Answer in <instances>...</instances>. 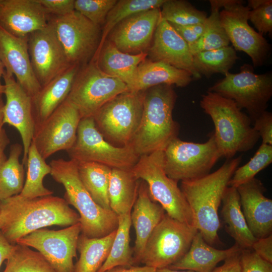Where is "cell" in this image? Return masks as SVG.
<instances>
[{
    "label": "cell",
    "mask_w": 272,
    "mask_h": 272,
    "mask_svg": "<svg viewBox=\"0 0 272 272\" xmlns=\"http://www.w3.org/2000/svg\"><path fill=\"white\" fill-rule=\"evenodd\" d=\"M197 231L166 213L148 239L139 263L156 269L168 267L186 253Z\"/></svg>",
    "instance_id": "8fae6325"
},
{
    "label": "cell",
    "mask_w": 272,
    "mask_h": 272,
    "mask_svg": "<svg viewBox=\"0 0 272 272\" xmlns=\"http://www.w3.org/2000/svg\"><path fill=\"white\" fill-rule=\"evenodd\" d=\"M166 213L151 197L146 183L140 180L136 200L130 213V221L135 232L132 249L134 263H139L146 243Z\"/></svg>",
    "instance_id": "cb8c5ba5"
},
{
    "label": "cell",
    "mask_w": 272,
    "mask_h": 272,
    "mask_svg": "<svg viewBox=\"0 0 272 272\" xmlns=\"http://www.w3.org/2000/svg\"><path fill=\"white\" fill-rule=\"evenodd\" d=\"M251 249L260 257L272 263V234L257 238Z\"/></svg>",
    "instance_id": "c3c4849f"
},
{
    "label": "cell",
    "mask_w": 272,
    "mask_h": 272,
    "mask_svg": "<svg viewBox=\"0 0 272 272\" xmlns=\"http://www.w3.org/2000/svg\"><path fill=\"white\" fill-rule=\"evenodd\" d=\"M81 119L77 108L65 100L35 128L32 141L44 159L73 147Z\"/></svg>",
    "instance_id": "2e32d148"
},
{
    "label": "cell",
    "mask_w": 272,
    "mask_h": 272,
    "mask_svg": "<svg viewBox=\"0 0 272 272\" xmlns=\"http://www.w3.org/2000/svg\"><path fill=\"white\" fill-rule=\"evenodd\" d=\"M221 215L227 232L241 249H250L256 238L250 230L236 188L228 186L223 195Z\"/></svg>",
    "instance_id": "f1b7e54d"
},
{
    "label": "cell",
    "mask_w": 272,
    "mask_h": 272,
    "mask_svg": "<svg viewBox=\"0 0 272 272\" xmlns=\"http://www.w3.org/2000/svg\"><path fill=\"white\" fill-rule=\"evenodd\" d=\"M248 20L261 34H272V1L249 0Z\"/></svg>",
    "instance_id": "7bdbcfd3"
},
{
    "label": "cell",
    "mask_w": 272,
    "mask_h": 272,
    "mask_svg": "<svg viewBox=\"0 0 272 272\" xmlns=\"http://www.w3.org/2000/svg\"><path fill=\"white\" fill-rule=\"evenodd\" d=\"M161 17L169 23L180 26L203 23L207 14L187 1L166 0L160 9Z\"/></svg>",
    "instance_id": "ab89813d"
},
{
    "label": "cell",
    "mask_w": 272,
    "mask_h": 272,
    "mask_svg": "<svg viewBox=\"0 0 272 272\" xmlns=\"http://www.w3.org/2000/svg\"><path fill=\"white\" fill-rule=\"evenodd\" d=\"M241 249L236 243L227 249H216L207 243L198 231L186 253L168 268L195 272H211L219 262Z\"/></svg>",
    "instance_id": "4316f807"
},
{
    "label": "cell",
    "mask_w": 272,
    "mask_h": 272,
    "mask_svg": "<svg viewBox=\"0 0 272 272\" xmlns=\"http://www.w3.org/2000/svg\"><path fill=\"white\" fill-rule=\"evenodd\" d=\"M148 56L147 52L132 54L122 52L106 40L94 60L104 73L116 77L129 88L133 84L139 65Z\"/></svg>",
    "instance_id": "83f0119b"
},
{
    "label": "cell",
    "mask_w": 272,
    "mask_h": 272,
    "mask_svg": "<svg viewBox=\"0 0 272 272\" xmlns=\"http://www.w3.org/2000/svg\"><path fill=\"white\" fill-rule=\"evenodd\" d=\"M239 58L236 50L229 45L193 55V63L201 76L209 78L215 74L229 73Z\"/></svg>",
    "instance_id": "d590c367"
},
{
    "label": "cell",
    "mask_w": 272,
    "mask_h": 272,
    "mask_svg": "<svg viewBox=\"0 0 272 272\" xmlns=\"http://www.w3.org/2000/svg\"><path fill=\"white\" fill-rule=\"evenodd\" d=\"M81 233L79 222L58 230H37L18 239L16 244L37 250L54 272H74L73 259L77 257Z\"/></svg>",
    "instance_id": "9a60e30c"
},
{
    "label": "cell",
    "mask_w": 272,
    "mask_h": 272,
    "mask_svg": "<svg viewBox=\"0 0 272 272\" xmlns=\"http://www.w3.org/2000/svg\"><path fill=\"white\" fill-rule=\"evenodd\" d=\"M80 67L71 66L42 86L32 98L35 128L65 100Z\"/></svg>",
    "instance_id": "d4e9b609"
},
{
    "label": "cell",
    "mask_w": 272,
    "mask_h": 272,
    "mask_svg": "<svg viewBox=\"0 0 272 272\" xmlns=\"http://www.w3.org/2000/svg\"><path fill=\"white\" fill-rule=\"evenodd\" d=\"M4 72V68L0 62V95L4 94L5 86L1 83V78L3 77V75Z\"/></svg>",
    "instance_id": "9f6ffc18"
},
{
    "label": "cell",
    "mask_w": 272,
    "mask_h": 272,
    "mask_svg": "<svg viewBox=\"0 0 272 272\" xmlns=\"http://www.w3.org/2000/svg\"><path fill=\"white\" fill-rule=\"evenodd\" d=\"M131 169H111L108 198L111 210L117 216L131 213L137 198L140 180Z\"/></svg>",
    "instance_id": "f546056e"
},
{
    "label": "cell",
    "mask_w": 272,
    "mask_h": 272,
    "mask_svg": "<svg viewBox=\"0 0 272 272\" xmlns=\"http://www.w3.org/2000/svg\"><path fill=\"white\" fill-rule=\"evenodd\" d=\"M10 142L5 129L3 128L0 130V167L7 159L5 150Z\"/></svg>",
    "instance_id": "f5cc1de1"
},
{
    "label": "cell",
    "mask_w": 272,
    "mask_h": 272,
    "mask_svg": "<svg viewBox=\"0 0 272 272\" xmlns=\"http://www.w3.org/2000/svg\"><path fill=\"white\" fill-rule=\"evenodd\" d=\"M131 170L138 179L146 183L151 198L169 216L194 226L191 210L178 182L169 177L164 170L163 150L140 156Z\"/></svg>",
    "instance_id": "8992f818"
},
{
    "label": "cell",
    "mask_w": 272,
    "mask_h": 272,
    "mask_svg": "<svg viewBox=\"0 0 272 272\" xmlns=\"http://www.w3.org/2000/svg\"><path fill=\"white\" fill-rule=\"evenodd\" d=\"M208 91L233 100L253 121L266 110L272 96V74H255L251 65L244 64L239 73H227Z\"/></svg>",
    "instance_id": "ba28073f"
},
{
    "label": "cell",
    "mask_w": 272,
    "mask_h": 272,
    "mask_svg": "<svg viewBox=\"0 0 272 272\" xmlns=\"http://www.w3.org/2000/svg\"><path fill=\"white\" fill-rule=\"evenodd\" d=\"M48 16L38 0H0V27L18 37L44 28Z\"/></svg>",
    "instance_id": "7402d4cb"
},
{
    "label": "cell",
    "mask_w": 272,
    "mask_h": 272,
    "mask_svg": "<svg viewBox=\"0 0 272 272\" xmlns=\"http://www.w3.org/2000/svg\"><path fill=\"white\" fill-rule=\"evenodd\" d=\"M144 91H127L105 104L93 117L106 140L120 147L129 146L140 123Z\"/></svg>",
    "instance_id": "52a82bcc"
},
{
    "label": "cell",
    "mask_w": 272,
    "mask_h": 272,
    "mask_svg": "<svg viewBox=\"0 0 272 272\" xmlns=\"http://www.w3.org/2000/svg\"><path fill=\"white\" fill-rule=\"evenodd\" d=\"M77 164L80 179L93 200L101 208L111 210L108 191L112 168L95 162Z\"/></svg>",
    "instance_id": "1f68e13d"
},
{
    "label": "cell",
    "mask_w": 272,
    "mask_h": 272,
    "mask_svg": "<svg viewBox=\"0 0 272 272\" xmlns=\"http://www.w3.org/2000/svg\"><path fill=\"white\" fill-rule=\"evenodd\" d=\"M248 227L256 238L272 234V200L264 195L266 188L254 177L237 188Z\"/></svg>",
    "instance_id": "603a6c76"
},
{
    "label": "cell",
    "mask_w": 272,
    "mask_h": 272,
    "mask_svg": "<svg viewBox=\"0 0 272 272\" xmlns=\"http://www.w3.org/2000/svg\"><path fill=\"white\" fill-rule=\"evenodd\" d=\"M157 272H195L192 270H181L170 269L168 267L157 269Z\"/></svg>",
    "instance_id": "11a10c76"
},
{
    "label": "cell",
    "mask_w": 272,
    "mask_h": 272,
    "mask_svg": "<svg viewBox=\"0 0 272 272\" xmlns=\"http://www.w3.org/2000/svg\"><path fill=\"white\" fill-rule=\"evenodd\" d=\"M26 166V179L19 195L26 198L52 195L53 192L43 184L44 178L51 173V167L38 152L33 141L28 150Z\"/></svg>",
    "instance_id": "d6a6232c"
},
{
    "label": "cell",
    "mask_w": 272,
    "mask_h": 272,
    "mask_svg": "<svg viewBox=\"0 0 272 272\" xmlns=\"http://www.w3.org/2000/svg\"><path fill=\"white\" fill-rule=\"evenodd\" d=\"M127 91L122 81L103 72L91 60L79 68L65 100L77 108L81 118L93 117L107 102Z\"/></svg>",
    "instance_id": "9c48e42d"
},
{
    "label": "cell",
    "mask_w": 272,
    "mask_h": 272,
    "mask_svg": "<svg viewBox=\"0 0 272 272\" xmlns=\"http://www.w3.org/2000/svg\"><path fill=\"white\" fill-rule=\"evenodd\" d=\"M49 165L50 174L64 188L63 198L79 213L82 234L89 238H101L117 229L118 216L93 200L80 179L77 161L59 158L52 160Z\"/></svg>",
    "instance_id": "5b68a950"
},
{
    "label": "cell",
    "mask_w": 272,
    "mask_h": 272,
    "mask_svg": "<svg viewBox=\"0 0 272 272\" xmlns=\"http://www.w3.org/2000/svg\"><path fill=\"white\" fill-rule=\"evenodd\" d=\"M116 231L101 238H89L81 233L77 245L80 257L74 272H97L109 255Z\"/></svg>",
    "instance_id": "4dcf8cb0"
},
{
    "label": "cell",
    "mask_w": 272,
    "mask_h": 272,
    "mask_svg": "<svg viewBox=\"0 0 272 272\" xmlns=\"http://www.w3.org/2000/svg\"><path fill=\"white\" fill-rule=\"evenodd\" d=\"M23 151L22 145H12L9 157L0 167V201L19 194L23 189L25 170L20 162Z\"/></svg>",
    "instance_id": "836d02e7"
},
{
    "label": "cell",
    "mask_w": 272,
    "mask_h": 272,
    "mask_svg": "<svg viewBox=\"0 0 272 272\" xmlns=\"http://www.w3.org/2000/svg\"><path fill=\"white\" fill-rule=\"evenodd\" d=\"M116 235L109 255L97 272H106L117 266L134 264L133 250L130 246V213L118 216Z\"/></svg>",
    "instance_id": "e575fe53"
},
{
    "label": "cell",
    "mask_w": 272,
    "mask_h": 272,
    "mask_svg": "<svg viewBox=\"0 0 272 272\" xmlns=\"http://www.w3.org/2000/svg\"><path fill=\"white\" fill-rule=\"evenodd\" d=\"M239 0H229L220 11L221 25L235 50L246 53L254 67L265 64L270 55L271 46L265 38L248 24L250 8Z\"/></svg>",
    "instance_id": "5bb4252c"
},
{
    "label": "cell",
    "mask_w": 272,
    "mask_h": 272,
    "mask_svg": "<svg viewBox=\"0 0 272 272\" xmlns=\"http://www.w3.org/2000/svg\"><path fill=\"white\" fill-rule=\"evenodd\" d=\"M241 272H272V263L250 249H242L240 254Z\"/></svg>",
    "instance_id": "ee69618b"
},
{
    "label": "cell",
    "mask_w": 272,
    "mask_h": 272,
    "mask_svg": "<svg viewBox=\"0 0 272 272\" xmlns=\"http://www.w3.org/2000/svg\"><path fill=\"white\" fill-rule=\"evenodd\" d=\"M67 153L78 162H95L112 169H131L139 158L131 146L117 147L106 140L93 117L81 118L75 142Z\"/></svg>",
    "instance_id": "7c38bea8"
},
{
    "label": "cell",
    "mask_w": 272,
    "mask_h": 272,
    "mask_svg": "<svg viewBox=\"0 0 272 272\" xmlns=\"http://www.w3.org/2000/svg\"><path fill=\"white\" fill-rule=\"evenodd\" d=\"M193 79L192 74L187 71L146 58L139 65L134 81L128 91H144L162 84L184 87Z\"/></svg>",
    "instance_id": "484cf974"
},
{
    "label": "cell",
    "mask_w": 272,
    "mask_h": 272,
    "mask_svg": "<svg viewBox=\"0 0 272 272\" xmlns=\"http://www.w3.org/2000/svg\"><path fill=\"white\" fill-rule=\"evenodd\" d=\"M253 126L262 140V143L272 145V114L266 110L254 120Z\"/></svg>",
    "instance_id": "f6af8a7d"
},
{
    "label": "cell",
    "mask_w": 272,
    "mask_h": 272,
    "mask_svg": "<svg viewBox=\"0 0 272 272\" xmlns=\"http://www.w3.org/2000/svg\"><path fill=\"white\" fill-rule=\"evenodd\" d=\"M48 16H64L75 11V0H38Z\"/></svg>",
    "instance_id": "bcb514c9"
},
{
    "label": "cell",
    "mask_w": 272,
    "mask_h": 272,
    "mask_svg": "<svg viewBox=\"0 0 272 272\" xmlns=\"http://www.w3.org/2000/svg\"><path fill=\"white\" fill-rule=\"evenodd\" d=\"M147 53L152 61H162L187 71L193 79L201 77L194 67L193 55L188 44L171 24L161 17Z\"/></svg>",
    "instance_id": "44dd1931"
},
{
    "label": "cell",
    "mask_w": 272,
    "mask_h": 272,
    "mask_svg": "<svg viewBox=\"0 0 272 272\" xmlns=\"http://www.w3.org/2000/svg\"><path fill=\"white\" fill-rule=\"evenodd\" d=\"M170 24L188 45L197 41L203 33L205 28V22L186 26Z\"/></svg>",
    "instance_id": "7dc6e473"
},
{
    "label": "cell",
    "mask_w": 272,
    "mask_h": 272,
    "mask_svg": "<svg viewBox=\"0 0 272 272\" xmlns=\"http://www.w3.org/2000/svg\"><path fill=\"white\" fill-rule=\"evenodd\" d=\"M28 46L31 65L41 87L72 66L49 22L28 35Z\"/></svg>",
    "instance_id": "e0dca14e"
},
{
    "label": "cell",
    "mask_w": 272,
    "mask_h": 272,
    "mask_svg": "<svg viewBox=\"0 0 272 272\" xmlns=\"http://www.w3.org/2000/svg\"><path fill=\"white\" fill-rule=\"evenodd\" d=\"M210 6L211 13L205 22L203 33L197 41L188 44L192 55L200 52L227 46L230 43L221 24L219 15L220 9L214 6Z\"/></svg>",
    "instance_id": "74e56055"
},
{
    "label": "cell",
    "mask_w": 272,
    "mask_h": 272,
    "mask_svg": "<svg viewBox=\"0 0 272 272\" xmlns=\"http://www.w3.org/2000/svg\"><path fill=\"white\" fill-rule=\"evenodd\" d=\"M3 78L6 99L3 110V123L14 126L19 131L23 149L22 164L26 166L35 129L32 98L13 75L4 70Z\"/></svg>",
    "instance_id": "ac0fdd59"
},
{
    "label": "cell",
    "mask_w": 272,
    "mask_h": 272,
    "mask_svg": "<svg viewBox=\"0 0 272 272\" xmlns=\"http://www.w3.org/2000/svg\"><path fill=\"white\" fill-rule=\"evenodd\" d=\"M3 272H54L44 257L30 247L16 244Z\"/></svg>",
    "instance_id": "f35d334b"
},
{
    "label": "cell",
    "mask_w": 272,
    "mask_h": 272,
    "mask_svg": "<svg viewBox=\"0 0 272 272\" xmlns=\"http://www.w3.org/2000/svg\"><path fill=\"white\" fill-rule=\"evenodd\" d=\"M200 106L214 125L213 134L221 157L233 158L252 149L260 137L249 116L232 100L213 92L201 96Z\"/></svg>",
    "instance_id": "277c9868"
},
{
    "label": "cell",
    "mask_w": 272,
    "mask_h": 272,
    "mask_svg": "<svg viewBox=\"0 0 272 272\" xmlns=\"http://www.w3.org/2000/svg\"><path fill=\"white\" fill-rule=\"evenodd\" d=\"M221 157L213 132L203 143L177 138L163 150V169L169 177L177 182L193 180L210 173Z\"/></svg>",
    "instance_id": "30bf717a"
},
{
    "label": "cell",
    "mask_w": 272,
    "mask_h": 272,
    "mask_svg": "<svg viewBox=\"0 0 272 272\" xmlns=\"http://www.w3.org/2000/svg\"><path fill=\"white\" fill-rule=\"evenodd\" d=\"M241 250L225 259L221 266L216 267L211 272H241Z\"/></svg>",
    "instance_id": "681fc988"
},
{
    "label": "cell",
    "mask_w": 272,
    "mask_h": 272,
    "mask_svg": "<svg viewBox=\"0 0 272 272\" xmlns=\"http://www.w3.org/2000/svg\"><path fill=\"white\" fill-rule=\"evenodd\" d=\"M242 157L227 159L218 170L193 180L181 181L180 189L191 210L194 226L211 245L219 242V208Z\"/></svg>",
    "instance_id": "7a4b0ae2"
},
{
    "label": "cell",
    "mask_w": 272,
    "mask_h": 272,
    "mask_svg": "<svg viewBox=\"0 0 272 272\" xmlns=\"http://www.w3.org/2000/svg\"><path fill=\"white\" fill-rule=\"evenodd\" d=\"M166 0H120L108 14L102 30L101 40L96 57L111 30L120 22L135 14L160 9Z\"/></svg>",
    "instance_id": "8d00e7d4"
},
{
    "label": "cell",
    "mask_w": 272,
    "mask_h": 272,
    "mask_svg": "<svg viewBox=\"0 0 272 272\" xmlns=\"http://www.w3.org/2000/svg\"><path fill=\"white\" fill-rule=\"evenodd\" d=\"M106 272H157L155 268L144 266H117L111 268Z\"/></svg>",
    "instance_id": "f907efd6"
},
{
    "label": "cell",
    "mask_w": 272,
    "mask_h": 272,
    "mask_svg": "<svg viewBox=\"0 0 272 272\" xmlns=\"http://www.w3.org/2000/svg\"><path fill=\"white\" fill-rule=\"evenodd\" d=\"M71 65L82 66L92 60L101 40L102 29L76 11L61 16H48Z\"/></svg>",
    "instance_id": "4fadbf2b"
},
{
    "label": "cell",
    "mask_w": 272,
    "mask_h": 272,
    "mask_svg": "<svg viewBox=\"0 0 272 272\" xmlns=\"http://www.w3.org/2000/svg\"><path fill=\"white\" fill-rule=\"evenodd\" d=\"M14 245L11 244L0 232V268L11 253Z\"/></svg>",
    "instance_id": "816d5d0a"
},
{
    "label": "cell",
    "mask_w": 272,
    "mask_h": 272,
    "mask_svg": "<svg viewBox=\"0 0 272 272\" xmlns=\"http://www.w3.org/2000/svg\"><path fill=\"white\" fill-rule=\"evenodd\" d=\"M117 0H75V11L101 27Z\"/></svg>",
    "instance_id": "b9f144b4"
},
{
    "label": "cell",
    "mask_w": 272,
    "mask_h": 272,
    "mask_svg": "<svg viewBox=\"0 0 272 272\" xmlns=\"http://www.w3.org/2000/svg\"><path fill=\"white\" fill-rule=\"evenodd\" d=\"M28 37H18L0 27V62L7 73L33 98L41 86L34 73L28 51Z\"/></svg>",
    "instance_id": "ffe728a7"
},
{
    "label": "cell",
    "mask_w": 272,
    "mask_h": 272,
    "mask_svg": "<svg viewBox=\"0 0 272 272\" xmlns=\"http://www.w3.org/2000/svg\"><path fill=\"white\" fill-rule=\"evenodd\" d=\"M160 18V9L133 15L118 23L110 32L107 40L124 53L147 52Z\"/></svg>",
    "instance_id": "d6986e66"
},
{
    "label": "cell",
    "mask_w": 272,
    "mask_h": 272,
    "mask_svg": "<svg viewBox=\"0 0 272 272\" xmlns=\"http://www.w3.org/2000/svg\"><path fill=\"white\" fill-rule=\"evenodd\" d=\"M173 86L162 84L144 91L141 120L129 145L139 157L164 150L178 138L179 125L172 115L177 96Z\"/></svg>",
    "instance_id": "3957f363"
},
{
    "label": "cell",
    "mask_w": 272,
    "mask_h": 272,
    "mask_svg": "<svg viewBox=\"0 0 272 272\" xmlns=\"http://www.w3.org/2000/svg\"><path fill=\"white\" fill-rule=\"evenodd\" d=\"M272 162V145L261 144L254 156L245 165L238 167L229 181L228 186L237 188L254 178Z\"/></svg>",
    "instance_id": "60d3db41"
},
{
    "label": "cell",
    "mask_w": 272,
    "mask_h": 272,
    "mask_svg": "<svg viewBox=\"0 0 272 272\" xmlns=\"http://www.w3.org/2000/svg\"><path fill=\"white\" fill-rule=\"evenodd\" d=\"M79 222V214L58 196L26 198L18 194L0 201V232L12 244L44 227H69Z\"/></svg>",
    "instance_id": "6da1fadb"
},
{
    "label": "cell",
    "mask_w": 272,
    "mask_h": 272,
    "mask_svg": "<svg viewBox=\"0 0 272 272\" xmlns=\"http://www.w3.org/2000/svg\"><path fill=\"white\" fill-rule=\"evenodd\" d=\"M5 103L3 99V95H0V130L3 128V110Z\"/></svg>",
    "instance_id": "db71d44e"
}]
</instances>
